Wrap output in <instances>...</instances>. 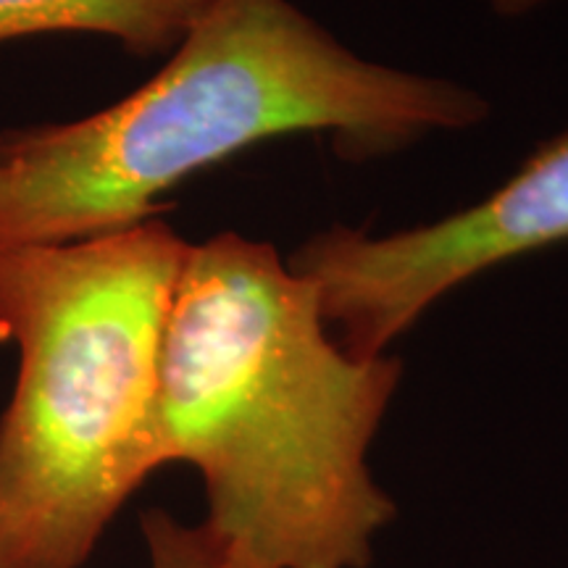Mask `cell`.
Here are the masks:
<instances>
[{"label": "cell", "mask_w": 568, "mask_h": 568, "mask_svg": "<svg viewBox=\"0 0 568 568\" xmlns=\"http://www.w3.org/2000/svg\"><path fill=\"white\" fill-rule=\"evenodd\" d=\"M560 243H568V124L479 203L389 234L329 226L287 264L316 290L326 326L347 351L385 355L458 284Z\"/></svg>", "instance_id": "obj_4"}, {"label": "cell", "mask_w": 568, "mask_h": 568, "mask_svg": "<svg viewBox=\"0 0 568 568\" xmlns=\"http://www.w3.org/2000/svg\"><path fill=\"white\" fill-rule=\"evenodd\" d=\"M487 113L464 84L361 59L290 0H216L122 101L0 132V247L148 222L190 176L268 140L318 134L374 161Z\"/></svg>", "instance_id": "obj_2"}, {"label": "cell", "mask_w": 568, "mask_h": 568, "mask_svg": "<svg viewBox=\"0 0 568 568\" xmlns=\"http://www.w3.org/2000/svg\"><path fill=\"white\" fill-rule=\"evenodd\" d=\"M190 243L161 219L0 247V568H82L159 464L163 335Z\"/></svg>", "instance_id": "obj_3"}, {"label": "cell", "mask_w": 568, "mask_h": 568, "mask_svg": "<svg viewBox=\"0 0 568 568\" xmlns=\"http://www.w3.org/2000/svg\"><path fill=\"white\" fill-rule=\"evenodd\" d=\"M151 568H232L211 531L190 527L161 508H151L140 516Z\"/></svg>", "instance_id": "obj_6"}, {"label": "cell", "mask_w": 568, "mask_h": 568, "mask_svg": "<svg viewBox=\"0 0 568 568\" xmlns=\"http://www.w3.org/2000/svg\"><path fill=\"white\" fill-rule=\"evenodd\" d=\"M216 0H0V48L45 34H98L134 59L169 55Z\"/></svg>", "instance_id": "obj_5"}, {"label": "cell", "mask_w": 568, "mask_h": 568, "mask_svg": "<svg viewBox=\"0 0 568 568\" xmlns=\"http://www.w3.org/2000/svg\"><path fill=\"white\" fill-rule=\"evenodd\" d=\"M400 361L355 355L268 243H190L163 335L159 464L201 474L232 568H366L395 506L368 447Z\"/></svg>", "instance_id": "obj_1"}, {"label": "cell", "mask_w": 568, "mask_h": 568, "mask_svg": "<svg viewBox=\"0 0 568 568\" xmlns=\"http://www.w3.org/2000/svg\"><path fill=\"white\" fill-rule=\"evenodd\" d=\"M552 3H558V0H489V6H493L497 17H506V19L531 17V13L548 9Z\"/></svg>", "instance_id": "obj_7"}]
</instances>
